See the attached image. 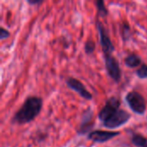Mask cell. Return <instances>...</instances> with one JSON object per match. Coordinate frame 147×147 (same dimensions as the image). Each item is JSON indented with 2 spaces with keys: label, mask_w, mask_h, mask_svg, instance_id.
Masks as SVG:
<instances>
[{
  "label": "cell",
  "mask_w": 147,
  "mask_h": 147,
  "mask_svg": "<svg viewBox=\"0 0 147 147\" xmlns=\"http://www.w3.org/2000/svg\"><path fill=\"white\" fill-rule=\"evenodd\" d=\"M126 102L132 111L137 115H143L146 111V102L145 98L137 91H130L126 96Z\"/></svg>",
  "instance_id": "2"
},
{
  "label": "cell",
  "mask_w": 147,
  "mask_h": 147,
  "mask_svg": "<svg viewBox=\"0 0 147 147\" xmlns=\"http://www.w3.org/2000/svg\"><path fill=\"white\" fill-rule=\"evenodd\" d=\"M124 62L127 67L135 68V67H138L141 64V58L137 54L132 53L125 58Z\"/></svg>",
  "instance_id": "10"
},
{
  "label": "cell",
  "mask_w": 147,
  "mask_h": 147,
  "mask_svg": "<svg viewBox=\"0 0 147 147\" xmlns=\"http://www.w3.org/2000/svg\"><path fill=\"white\" fill-rule=\"evenodd\" d=\"M136 75L138 76V78L144 79L147 78V65L143 64L137 71H136Z\"/></svg>",
  "instance_id": "15"
},
{
  "label": "cell",
  "mask_w": 147,
  "mask_h": 147,
  "mask_svg": "<svg viewBox=\"0 0 147 147\" xmlns=\"http://www.w3.org/2000/svg\"><path fill=\"white\" fill-rule=\"evenodd\" d=\"M28 3L30 5H38L42 3V1L40 0H28Z\"/></svg>",
  "instance_id": "17"
},
{
  "label": "cell",
  "mask_w": 147,
  "mask_h": 147,
  "mask_svg": "<svg viewBox=\"0 0 147 147\" xmlns=\"http://www.w3.org/2000/svg\"><path fill=\"white\" fill-rule=\"evenodd\" d=\"M93 112L91 109H86L84 111L82 115V121L79 126V128L78 129V134L80 135H84L86 134H90L94 127V121H93Z\"/></svg>",
  "instance_id": "7"
},
{
  "label": "cell",
  "mask_w": 147,
  "mask_h": 147,
  "mask_svg": "<svg viewBox=\"0 0 147 147\" xmlns=\"http://www.w3.org/2000/svg\"><path fill=\"white\" fill-rule=\"evenodd\" d=\"M42 109V99L38 96H28L19 110L14 115L12 123L23 125L34 121L40 113Z\"/></svg>",
  "instance_id": "1"
},
{
  "label": "cell",
  "mask_w": 147,
  "mask_h": 147,
  "mask_svg": "<svg viewBox=\"0 0 147 147\" xmlns=\"http://www.w3.org/2000/svg\"><path fill=\"white\" fill-rule=\"evenodd\" d=\"M104 60L105 67L109 76L115 83H119L121 78V70L118 60L112 54L104 55Z\"/></svg>",
  "instance_id": "5"
},
{
  "label": "cell",
  "mask_w": 147,
  "mask_h": 147,
  "mask_svg": "<svg viewBox=\"0 0 147 147\" xmlns=\"http://www.w3.org/2000/svg\"><path fill=\"white\" fill-rule=\"evenodd\" d=\"M96 9H97V14L98 16H102V17H105L108 16V9L106 8L105 6V3L102 0H98L96 1Z\"/></svg>",
  "instance_id": "13"
},
{
  "label": "cell",
  "mask_w": 147,
  "mask_h": 147,
  "mask_svg": "<svg viewBox=\"0 0 147 147\" xmlns=\"http://www.w3.org/2000/svg\"><path fill=\"white\" fill-rule=\"evenodd\" d=\"M121 36L122 38V40L124 42H127L132 36V31L131 28L128 23L122 22L121 25Z\"/></svg>",
  "instance_id": "12"
},
{
  "label": "cell",
  "mask_w": 147,
  "mask_h": 147,
  "mask_svg": "<svg viewBox=\"0 0 147 147\" xmlns=\"http://www.w3.org/2000/svg\"><path fill=\"white\" fill-rule=\"evenodd\" d=\"M9 36V32L3 28H0V39L3 40L4 39H7Z\"/></svg>",
  "instance_id": "16"
},
{
  "label": "cell",
  "mask_w": 147,
  "mask_h": 147,
  "mask_svg": "<svg viewBox=\"0 0 147 147\" xmlns=\"http://www.w3.org/2000/svg\"><path fill=\"white\" fill-rule=\"evenodd\" d=\"M132 143L137 147H147V138L140 134H133Z\"/></svg>",
  "instance_id": "11"
},
{
  "label": "cell",
  "mask_w": 147,
  "mask_h": 147,
  "mask_svg": "<svg viewBox=\"0 0 147 147\" xmlns=\"http://www.w3.org/2000/svg\"><path fill=\"white\" fill-rule=\"evenodd\" d=\"M131 118L128 112L123 109H119L115 114H114L109 120L102 123V125L109 129H115L123 125H125Z\"/></svg>",
  "instance_id": "4"
},
{
  "label": "cell",
  "mask_w": 147,
  "mask_h": 147,
  "mask_svg": "<svg viewBox=\"0 0 147 147\" xmlns=\"http://www.w3.org/2000/svg\"><path fill=\"white\" fill-rule=\"evenodd\" d=\"M118 135H120L119 132L95 130L88 134V139L95 143H105Z\"/></svg>",
  "instance_id": "8"
},
{
  "label": "cell",
  "mask_w": 147,
  "mask_h": 147,
  "mask_svg": "<svg viewBox=\"0 0 147 147\" xmlns=\"http://www.w3.org/2000/svg\"><path fill=\"white\" fill-rule=\"evenodd\" d=\"M121 106V101L118 97L113 96L110 97L103 106V108L101 109V111L98 114L99 120L103 123L107 120H109L114 114H115L119 109Z\"/></svg>",
  "instance_id": "3"
},
{
  "label": "cell",
  "mask_w": 147,
  "mask_h": 147,
  "mask_svg": "<svg viewBox=\"0 0 147 147\" xmlns=\"http://www.w3.org/2000/svg\"><path fill=\"white\" fill-rule=\"evenodd\" d=\"M66 84L70 89H71L74 91H76L77 93H78L79 96L81 97H83L84 99H86V100L92 99L91 93L87 90L85 86L79 80H78L74 78H69L66 80Z\"/></svg>",
  "instance_id": "9"
},
{
  "label": "cell",
  "mask_w": 147,
  "mask_h": 147,
  "mask_svg": "<svg viewBox=\"0 0 147 147\" xmlns=\"http://www.w3.org/2000/svg\"><path fill=\"white\" fill-rule=\"evenodd\" d=\"M96 28H97L99 36H100V44H101V47H102L104 55L112 54V53L115 51V47L110 40V37H109L105 27L98 20L96 22Z\"/></svg>",
  "instance_id": "6"
},
{
  "label": "cell",
  "mask_w": 147,
  "mask_h": 147,
  "mask_svg": "<svg viewBox=\"0 0 147 147\" xmlns=\"http://www.w3.org/2000/svg\"><path fill=\"white\" fill-rule=\"evenodd\" d=\"M96 50V43L92 40H89L86 41L84 45V51L87 54H91Z\"/></svg>",
  "instance_id": "14"
}]
</instances>
